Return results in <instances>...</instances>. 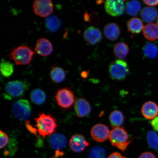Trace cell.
I'll list each match as a JSON object with an SVG mask.
<instances>
[{"instance_id": "cell-17", "label": "cell", "mask_w": 158, "mask_h": 158, "mask_svg": "<svg viewBox=\"0 0 158 158\" xmlns=\"http://www.w3.org/2000/svg\"><path fill=\"white\" fill-rule=\"evenodd\" d=\"M104 33L106 38L109 40L113 41L119 37L121 30L117 23H108L104 27Z\"/></svg>"}, {"instance_id": "cell-16", "label": "cell", "mask_w": 158, "mask_h": 158, "mask_svg": "<svg viewBox=\"0 0 158 158\" xmlns=\"http://www.w3.org/2000/svg\"><path fill=\"white\" fill-rule=\"evenodd\" d=\"M49 143L53 149L57 151L64 149L66 145L67 140L66 136L60 133L52 134L49 139Z\"/></svg>"}, {"instance_id": "cell-20", "label": "cell", "mask_w": 158, "mask_h": 158, "mask_svg": "<svg viewBox=\"0 0 158 158\" xmlns=\"http://www.w3.org/2000/svg\"><path fill=\"white\" fill-rule=\"evenodd\" d=\"M127 25L128 31L133 34H139L144 27L143 22L138 18L130 19L127 22Z\"/></svg>"}, {"instance_id": "cell-22", "label": "cell", "mask_w": 158, "mask_h": 158, "mask_svg": "<svg viewBox=\"0 0 158 158\" xmlns=\"http://www.w3.org/2000/svg\"><path fill=\"white\" fill-rule=\"evenodd\" d=\"M110 124L114 128L120 127L124 123V117L123 113L118 110H114L109 116Z\"/></svg>"}, {"instance_id": "cell-34", "label": "cell", "mask_w": 158, "mask_h": 158, "mask_svg": "<svg viewBox=\"0 0 158 158\" xmlns=\"http://www.w3.org/2000/svg\"><path fill=\"white\" fill-rule=\"evenodd\" d=\"M151 124L153 129L156 131H158V116L152 120Z\"/></svg>"}, {"instance_id": "cell-13", "label": "cell", "mask_w": 158, "mask_h": 158, "mask_svg": "<svg viewBox=\"0 0 158 158\" xmlns=\"http://www.w3.org/2000/svg\"><path fill=\"white\" fill-rule=\"evenodd\" d=\"M53 49L51 41L44 38L38 40L35 48V50L37 54L43 56H47L51 55Z\"/></svg>"}, {"instance_id": "cell-35", "label": "cell", "mask_w": 158, "mask_h": 158, "mask_svg": "<svg viewBox=\"0 0 158 158\" xmlns=\"http://www.w3.org/2000/svg\"><path fill=\"white\" fill-rule=\"evenodd\" d=\"M143 2L145 4L150 6H153L158 5V0H153V1H146L144 0Z\"/></svg>"}, {"instance_id": "cell-25", "label": "cell", "mask_w": 158, "mask_h": 158, "mask_svg": "<svg viewBox=\"0 0 158 158\" xmlns=\"http://www.w3.org/2000/svg\"><path fill=\"white\" fill-rule=\"evenodd\" d=\"M61 23L60 20L54 15L49 16L45 19V24L47 29L52 32L58 31L60 28Z\"/></svg>"}, {"instance_id": "cell-8", "label": "cell", "mask_w": 158, "mask_h": 158, "mask_svg": "<svg viewBox=\"0 0 158 158\" xmlns=\"http://www.w3.org/2000/svg\"><path fill=\"white\" fill-rule=\"evenodd\" d=\"M33 9L36 15L46 17L52 13L54 6L50 0H37L33 3Z\"/></svg>"}, {"instance_id": "cell-29", "label": "cell", "mask_w": 158, "mask_h": 158, "mask_svg": "<svg viewBox=\"0 0 158 158\" xmlns=\"http://www.w3.org/2000/svg\"><path fill=\"white\" fill-rule=\"evenodd\" d=\"M147 140L148 145L152 149L158 150V135L156 132L153 131L148 132Z\"/></svg>"}, {"instance_id": "cell-33", "label": "cell", "mask_w": 158, "mask_h": 158, "mask_svg": "<svg viewBox=\"0 0 158 158\" xmlns=\"http://www.w3.org/2000/svg\"><path fill=\"white\" fill-rule=\"evenodd\" d=\"M138 158H156V157L151 152H147L141 154Z\"/></svg>"}, {"instance_id": "cell-10", "label": "cell", "mask_w": 158, "mask_h": 158, "mask_svg": "<svg viewBox=\"0 0 158 158\" xmlns=\"http://www.w3.org/2000/svg\"><path fill=\"white\" fill-rule=\"evenodd\" d=\"M110 133L107 126L102 123L94 126L90 131L93 139L98 143H102L106 141L109 137Z\"/></svg>"}, {"instance_id": "cell-2", "label": "cell", "mask_w": 158, "mask_h": 158, "mask_svg": "<svg viewBox=\"0 0 158 158\" xmlns=\"http://www.w3.org/2000/svg\"><path fill=\"white\" fill-rule=\"evenodd\" d=\"M34 54V51L27 45H21L12 49L9 57L17 65H29Z\"/></svg>"}, {"instance_id": "cell-31", "label": "cell", "mask_w": 158, "mask_h": 158, "mask_svg": "<svg viewBox=\"0 0 158 158\" xmlns=\"http://www.w3.org/2000/svg\"><path fill=\"white\" fill-rule=\"evenodd\" d=\"M0 139H1L0 148L2 149L4 148L7 145L9 141L8 136L2 130L0 131Z\"/></svg>"}, {"instance_id": "cell-27", "label": "cell", "mask_w": 158, "mask_h": 158, "mask_svg": "<svg viewBox=\"0 0 158 158\" xmlns=\"http://www.w3.org/2000/svg\"><path fill=\"white\" fill-rule=\"evenodd\" d=\"M143 51L144 55L150 59L155 58L158 54L157 47L152 43H148L144 45Z\"/></svg>"}, {"instance_id": "cell-4", "label": "cell", "mask_w": 158, "mask_h": 158, "mask_svg": "<svg viewBox=\"0 0 158 158\" xmlns=\"http://www.w3.org/2000/svg\"><path fill=\"white\" fill-rule=\"evenodd\" d=\"M108 72L112 79L121 81L124 80L128 76L130 70L125 60L118 59L110 63L108 67Z\"/></svg>"}, {"instance_id": "cell-28", "label": "cell", "mask_w": 158, "mask_h": 158, "mask_svg": "<svg viewBox=\"0 0 158 158\" xmlns=\"http://www.w3.org/2000/svg\"><path fill=\"white\" fill-rule=\"evenodd\" d=\"M1 71L3 77L6 78L9 77L14 72L13 65L8 61H2L1 64Z\"/></svg>"}, {"instance_id": "cell-21", "label": "cell", "mask_w": 158, "mask_h": 158, "mask_svg": "<svg viewBox=\"0 0 158 158\" xmlns=\"http://www.w3.org/2000/svg\"><path fill=\"white\" fill-rule=\"evenodd\" d=\"M66 74L64 69L60 67H53L50 72L51 81L55 83H60L65 80Z\"/></svg>"}, {"instance_id": "cell-38", "label": "cell", "mask_w": 158, "mask_h": 158, "mask_svg": "<svg viewBox=\"0 0 158 158\" xmlns=\"http://www.w3.org/2000/svg\"><path fill=\"white\" fill-rule=\"evenodd\" d=\"M156 23H157V24L158 26V16L157 18Z\"/></svg>"}, {"instance_id": "cell-19", "label": "cell", "mask_w": 158, "mask_h": 158, "mask_svg": "<svg viewBox=\"0 0 158 158\" xmlns=\"http://www.w3.org/2000/svg\"><path fill=\"white\" fill-rule=\"evenodd\" d=\"M140 16L145 22L151 23L157 19L158 11L155 7H146L142 10Z\"/></svg>"}, {"instance_id": "cell-12", "label": "cell", "mask_w": 158, "mask_h": 158, "mask_svg": "<svg viewBox=\"0 0 158 158\" xmlns=\"http://www.w3.org/2000/svg\"><path fill=\"white\" fill-rule=\"evenodd\" d=\"M84 37L85 41L89 44L94 45L102 40V35L99 29L96 27H91L84 31Z\"/></svg>"}, {"instance_id": "cell-18", "label": "cell", "mask_w": 158, "mask_h": 158, "mask_svg": "<svg viewBox=\"0 0 158 158\" xmlns=\"http://www.w3.org/2000/svg\"><path fill=\"white\" fill-rule=\"evenodd\" d=\"M144 36L148 40L154 41L158 39V26L154 23H148L143 29Z\"/></svg>"}, {"instance_id": "cell-24", "label": "cell", "mask_w": 158, "mask_h": 158, "mask_svg": "<svg viewBox=\"0 0 158 158\" xmlns=\"http://www.w3.org/2000/svg\"><path fill=\"white\" fill-rule=\"evenodd\" d=\"M30 98L33 103L37 105H40L44 103L46 100V96L43 90L36 89L31 91Z\"/></svg>"}, {"instance_id": "cell-1", "label": "cell", "mask_w": 158, "mask_h": 158, "mask_svg": "<svg viewBox=\"0 0 158 158\" xmlns=\"http://www.w3.org/2000/svg\"><path fill=\"white\" fill-rule=\"evenodd\" d=\"M37 131L40 135L45 137L52 135L56 131L57 124L56 120L50 114L41 113L34 118Z\"/></svg>"}, {"instance_id": "cell-7", "label": "cell", "mask_w": 158, "mask_h": 158, "mask_svg": "<svg viewBox=\"0 0 158 158\" xmlns=\"http://www.w3.org/2000/svg\"><path fill=\"white\" fill-rule=\"evenodd\" d=\"M29 86V84L25 81H11L6 85L5 90L11 97L19 98L24 94Z\"/></svg>"}, {"instance_id": "cell-3", "label": "cell", "mask_w": 158, "mask_h": 158, "mask_svg": "<svg viewBox=\"0 0 158 158\" xmlns=\"http://www.w3.org/2000/svg\"><path fill=\"white\" fill-rule=\"evenodd\" d=\"M109 139L113 147L123 152L127 149L131 141L129 140L127 132L121 127L114 128L110 131Z\"/></svg>"}, {"instance_id": "cell-9", "label": "cell", "mask_w": 158, "mask_h": 158, "mask_svg": "<svg viewBox=\"0 0 158 158\" xmlns=\"http://www.w3.org/2000/svg\"><path fill=\"white\" fill-rule=\"evenodd\" d=\"M104 8L109 15L113 17H118L123 14L125 6L121 0H108L105 2Z\"/></svg>"}, {"instance_id": "cell-5", "label": "cell", "mask_w": 158, "mask_h": 158, "mask_svg": "<svg viewBox=\"0 0 158 158\" xmlns=\"http://www.w3.org/2000/svg\"><path fill=\"white\" fill-rule=\"evenodd\" d=\"M55 98L58 106L64 109L72 107L76 102L74 92L70 89L67 88L59 89Z\"/></svg>"}, {"instance_id": "cell-36", "label": "cell", "mask_w": 158, "mask_h": 158, "mask_svg": "<svg viewBox=\"0 0 158 158\" xmlns=\"http://www.w3.org/2000/svg\"><path fill=\"white\" fill-rule=\"evenodd\" d=\"M108 158H126V157L123 156L118 152H114L110 154Z\"/></svg>"}, {"instance_id": "cell-6", "label": "cell", "mask_w": 158, "mask_h": 158, "mask_svg": "<svg viewBox=\"0 0 158 158\" xmlns=\"http://www.w3.org/2000/svg\"><path fill=\"white\" fill-rule=\"evenodd\" d=\"M11 111L17 119L26 120L31 116V106L27 100H19L14 102L12 106Z\"/></svg>"}, {"instance_id": "cell-30", "label": "cell", "mask_w": 158, "mask_h": 158, "mask_svg": "<svg viewBox=\"0 0 158 158\" xmlns=\"http://www.w3.org/2000/svg\"><path fill=\"white\" fill-rule=\"evenodd\" d=\"M106 156L105 150L99 147L93 148L88 154V158H105Z\"/></svg>"}, {"instance_id": "cell-23", "label": "cell", "mask_w": 158, "mask_h": 158, "mask_svg": "<svg viewBox=\"0 0 158 158\" xmlns=\"http://www.w3.org/2000/svg\"><path fill=\"white\" fill-rule=\"evenodd\" d=\"M129 52V47L126 43L119 42L116 43L114 45L113 52L118 58L124 59L126 58Z\"/></svg>"}, {"instance_id": "cell-15", "label": "cell", "mask_w": 158, "mask_h": 158, "mask_svg": "<svg viewBox=\"0 0 158 158\" xmlns=\"http://www.w3.org/2000/svg\"><path fill=\"white\" fill-rule=\"evenodd\" d=\"M143 116L148 120H153L158 114V106L155 102L149 101L144 103L141 108Z\"/></svg>"}, {"instance_id": "cell-32", "label": "cell", "mask_w": 158, "mask_h": 158, "mask_svg": "<svg viewBox=\"0 0 158 158\" xmlns=\"http://www.w3.org/2000/svg\"><path fill=\"white\" fill-rule=\"evenodd\" d=\"M25 126L27 129L29 130L30 132H31V134H34L37 137H38L36 134L37 130L32 127V126L30 123L29 121H26Z\"/></svg>"}, {"instance_id": "cell-37", "label": "cell", "mask_w": 158, "mask_h": 158, "mask_svg": "<svg viewBox=\"0 0 158 158\" xmlns=\"http://www.w3.org/2000/svg\"><path fill=\"white\" fill-rule=\"evenodd\" d=\"M81 76L83 78H86L88 76V73L86 72H83L81 73Z\"/></svg>"}, {"instance_id": "cell-14", "label": "cell", "mask_w": 158, "mask_h": 158, "mask_svg": "<svg viewBox=\"0 0 158 158\" xmlns=\"http://www.w3.org/2000/svg\"><path fill=\"white\" fill-rule=\"evenodd\" d=\"M74 110L76 115L79 118H84L91 112V106L88 101L83 98H78L74 103Z\"/></svg>"}, {"instance_id": "cell-11", "label": "cell", "mask_w": 158, "mask_h": 158, "mask_svg": "<svg viewBox=\"0 0 158 158\" xmlns=\"http://www.w3.org/2000/svg\"><path fill=\"white\" fill-rule=\"evenodd\" d=\"M89 145V143L85 138L80 134H74L69 140V147L75 153L83 151Z\"/></svg>"}, {"instance_id": "cell-26", "label": "cell", "mask_w": 158, "mask_h": 158, "mask_svg": "<svg viewBox=\"0 0 158 158\" xmlns=\"http://www.w3.org/2000/svg\"><path fill=\"white\" fill-rule=\"evenodd\" d=\"M141 5L139 1H130L126 3V11L127 14L131 16H136L141 9Z\"/></svg>"}]
</instances>
